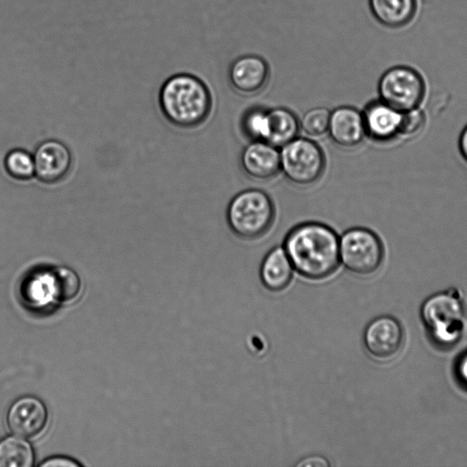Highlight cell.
Segmentation results:
<instances>
[{
    "mask_svg": "<svg viewBox=\"0 0 467 467\" xmlns=\"http://www.w3.org/2000/svg\"><path fill=\"white\" fill-rule=\"evenodd\" d=\"M282 246L294 270L307 279H325L340 264L339 236L324 223L307 221L296 224L285 234Z\"/></svg>",
    "mask_w": 467,
    "mask_h": 467,
    "instance_id": "6da1fadb",
    "label": "cell"
},
{
    "mask_svg": "<svg viewBox=\"0 0 467 467\" xmlns=\"http://www.w3.org/2000/svg\"><path fill=\"white\" fill-rule=\"evenodd\" d=\"M159 105L170 123L180 129L192 130L209 119L213 97L201 78L189 73H178L161 85Z\"/></svg>",
    "mask_w": 467,
    "mask_h": 467,
    "instance_id": "7a4b0ae2",
    "label": "cell"
},
{
    "mask_svg": "<svg viewBox=\"0 0 467 467\" xmlns=\"http://www.w3.org/2000/svg\"><path fill=\"white\" fill-rule=\"evenodd\" d=\"M275 220V206L270 195L257 188L236 193L226 208V222L238 238L254 241L265 235Z\"/></svg>",
    "mask_w": 467,
    "mask_h": 467,
    "instance_id": "3957f363",
    "label": "cell"
},
{
    "mask_svg": "<svg viewBox=\"0 0 467 467\" xmlns=\"http://www.w3.org/2000/svg\"><path fill=\"white\" fill-rule=\"evenodd\" d=\"M422 322L438 344L451 346L465 331L466 311L458 293L444 291L427 298L420 308Z\"/></svg>",
    "mask_w": 467,
    "mask_h": 467,
    "instance_id": "277c9868",
    "label": "cell"
},
{
    "mask_svg": "<svg viewBox=\"0 0 467 467\" xmlns=\"http://www.w3.org/2000/svg\"><path fill=\"white\" fill-rule=\"evenodd\" d=\"M327 165L322 148L313 140L296 137L280 148V166L284 177L298 187L315 184Z\"/></svg>",
    "mask_w": 467,
    "mask_h": 467,
    "instance_id": "5b68a950",
    "label": "cell"
},
{
    "mask_svg": "<svg viewBox=\"0 0 467 467\" xmlns=\"http://www.w3.org/2000/svg\"><path fill=\"white\" fill-rule=\"evenodd\" d=\"M384 257L382 240L369 228L350 227L339 236L340 263L355 275L366 276L376 273Z\"/></svg>",
    "mask_w": 467,
    "mask_h": 467,
    "instance_id": "8992f818",
    "label": "cell"
},
{
    "mask_svg": "<svg viewBox=\"0 0 467 467\" xmlns=\"http://www.w3.org/2000/svg\"><path fill=\"white\" fill-rule=\"evenodd\" d=\"M378 92L380 100L405 112L420 108L426 94V84L416 69L408 66H395L379 78Z\"/></svg>",
    "mask_w": 467,
    "mask_h": 467,
    "instance_id": "52a82bcc",
    "label": "cell"
},
{
    "mask_svg": "<svg viewBox=\"0 0 467 467\" xmlns=\"http://www.w3.org/2000/svg\"><path fill=\"white\" fill-rule=\"evenodd\" d=\"M403 339L401 325L389 316H380L370 321L363 335L367 351L381 361L394 358L402 348Z\"/></svg>",
    "mask_w": 467,
    "mask_h": 467,
    "instance_id": "ba28073f",
    "label": "cell"
},
{
    "mask_svg": "<svg viewBox=\"0 0 467 467\" xmlns=\"http://www.w3.org/2000/svg\"><path fill=\"white\" fill-rule=\"evenodd\" d=\"M244 173L257 182H269L281 172L280 149L265 140H250L240 153Z\"/></svg>",
    "mask_w": 467,
    "mask_h": 467,
    "instance_id": "9c48e42d",
    "label": "cell"
},
{
    "mask_svg": "<svg viewBox=\"0 0 467 467\" xmlns=\"http://www.w3.org/2000/svg\"><path fill=\"white\" fill-rule=\"evenodd\" d=\"M269 75L268 64L256 55H244L235 58L228 71L232 88L244 97L260 93L266 87Z\"/></svg>",
    "mask_w": 467,
    "mask_h": 467,
    "instance_id": "30bf717a",
    "label": "cell"
},
{
    "mask_svg": "<svg viewBox=\"0 0 467 467\" xmlns=\"http://www.w3.org/2000/svg\"><path fill=\"white\" fill-rule=\"evenodd\" d=\"M35 176L42 182L54 184L63 181L69 173L72 155L63 142L47 140L40 143L34 154Z\"/></svg>",
    "mask_w": 467,
    "mask_h": 467,
    "instance_id": "8fae6325",
    "label": "cell"
},
{
    "mask_svg": "<svg viewBox=\"0 0 467 467\" xmlns=\"http://www.w3.org/2000/svg\"><path fill=\"white\" fill-rule=\"evenodd\" d=\"M366 137L378 143H388L400 136L403 112L382 100L369 101L361 111Z\"/></svg>",
    "mask_w": 467,
    "mask_h": 467,
    "instance_id": "7c38bea8",
    "label": "cell"
},
{
    "mask_svg": "<svg viewBox=\"0 0 467 467\" xmlns=\"http://www.w3.org/2000/svg\"><path fill=\"white\" fill-rule=\"evenodd\" d=\"M47 410L37 398L26 396L16 400L7 412L10 431L24 438L39 435L47 422Z\"/></svg>",
    "mask_w": 467,
    "mask_h": 467,
    "instance_id": "4fadbf2b",
    "label": "cell"
},
{
    "mask_svg": "<svg viewBox=\"0 0 467 467\" xmlns=\"http://www.w3.org/2000/svg\"><path fill=\"white\" fill-rule=\"evenodd\" d=\"M327 134L342 149H354L366 137L362 113L352 106H339L330 111Z\"/></svg>",
    "mask_w": 467,
    "mask_h": 467,
    "instance_id": "5bb4252c",
    "label": "cell"
},
{
    "mask_svg": "<svg viewBox=\"0 0 467 467\" xmlns=\"http://www.w3.org/2000/svg\"><path fill=\"white\" fill-rule=\"evenodd\" d=\"M293 273L294 267L282 245L270 249L260 265L261 282L272 292L285 289L292 280Z\"/></svg>",
    "mask_w": 467,
    "mask_h": 467,
    "instance_id": "9a60e30c",
    "label": "cell"
},
{
    "mask_svg": "<svg viewBox=\"0 0 467 467\" xmlns=\"http://www.w3.org/2000/svg\"><path fill=\"white\" fill-rule=\"evenodd\" d=\"M368 4L375 18L392 28L407 25L417 8L416 0H368Z\"/></svg>",
    "mask_w": 467,
    "mask_h": 467,
    "instance_id": "2e32d148",
    "label": "cell"
},
{
    "mask_svg": "<svg viewBox=\"0 0 467 467\" xmlns=\"http://www.w3.org/2000/svg\"><path fill=\"white\" fill-rule=\"evenodd\" d=\"M300 122L290 109L276 107L268 109V136L266 141L281 148L298 136Z\"/></svg>",
    "mask_w": 467,
    "mask_h": 467,
    "instance_id": "e0dca14e",
    "label": "cell"
},
{
    "mask_svg": "<svg viewBox=\"0 0 467 467\" xmlns=\"http://www.w3.org/2000/svg\"><path fill=\"white\" fill-rule=\"evenodd\" d=\"M51 296L60 303L74 301L80 293L81 282L78 274L67 266H56L46 274Z\"/></svg>",
    "mask_w": 467,
    "mask_h": 467,
    "instance_id": "ac0fdd59",
    "label": "cell"
},
{
    "mask_svg": "<svg viewBox=\"0 0 467 467\" xmlns=\"http://www.w3.org/2000/svg\"><path fill=\"white\" fill-rule=\"evenodd\" d=\"M34 452L30 444L16 437L0 441V467H31Z\"/></svg>",
    "mask_w": 467,
    "mask_h": 467,
    "instance_id": "d6986e66",
    "label": "cell"
},
{
    "mask_svg": "<svg viewBox=\"0 0 467 467\" xmlns=\"http://www.w3.org/2000/svg\"><path fill=\"white\" fill-rule=\"evenodd\" d=\"M240 130L250 140H265L268 136V109L255 106L246 109L240 119Z\"/></svg>",
    "mask_w": 467,
    "mask_h": 467,
    "instance_id": "ffe728a7",
    "label": "cell"
},
{
    "mask_svg": "<svg viewBox=\"0 0 467 467\" xmlns=\"http://www.w3.org/2000/svg\"><path fill=\"white\" fill-rule=\"evenodd\" d=\"M7 173L16 180L27 181L35 176L33 154L22 149L10 150L5 158Z\"/></svg>",
    "mask_w": 467,
    "mask_h": 467,
    "instance_id": "44dd1931",
    "label": "cell"
},
{
    "mask_svg": "<svg viewBox=\"0 0 467 467\" xmlns=\"http://www.w3.org/2000/svg\"><path fill=\"white\" fill-rule=\"evenodd\" d=\"M330 110L324 107L307 109L302 116L300 130L310 138H318L327 134Z\"/></svg>",
    "mask_w": 467,
    "mask_h": 467,
    "instance_id": "7402d4cb",
    "label": "cell"
},
{
    "mask_svg": "<svg viewBox=\"0 0 467 467\" xmlns=\"http://www.w3.org/2000/svg\"><path fill=\"white\" fill-rule=\"evenodd\" d=\"M426 123V115L420 108L403 112L400 127L401 137H413L420 133Z\"/></svg>",
    "mask_w": 467,
    "mask_h": 467,
    "instance_id": "603a6c76",
    "label": "cell"
},
{
    "mask_svg": "<svg viewBox=\"0 0 467 467\" xmlns=\"http://www.w3.org/2000/svg\"><path fill=\"white\" fill-rule=\"evenodd\" d=\"M43 467H76L79 464L68 458L65 457H54L45 461L40 464Z\"/></svg>",
    "mask_w": 467,
    "mask_h": 467,
    "instance_id": "cb8c5ba5",
    "label": "cell"
},
{
    "mask_svg": "<svg viewBox=\"0 0 467 467\" xmlns=\"http://www.w3.org/2000/svg\"><path fill=\"white\" fill-rule=\"evenodd\" d=\"M456 371L461 381L467 386V352L459 358Z\"/></svg>",
    "mask_w": 467,
    "mask_h": 467,
    "instance_id": "d4e9b609",
    "label": "cell"
},
{
    "mask_svg": "<svg viewBox=\"0 0 467 467\" xmlns=\"http://www.w3.org/2000/svg\"><path fill=\"white\" fill-rule=\"evenodd\" d=\"M458 149L461 156L467 163V125L462 129L459 135Z\"/></svg>",
    "mask_w": 467,
    "mask_h": 467,
    "instance_id": "484cf974",
    "label": "cell"
},
{
    "mask_svg": "<svg viewBox=\"0 0 467 467\" xmlns=\"http://www.w3.org/2000/svg\"><path fill=\"white\" fill-rule=\"evenodd\" d=\"M327 461L320 456H311L303 459L297 466H328Z\"/></svg>",
    "mask_w": 467,
    "mask_h": 467,
    "instance_id": "4316f807",
    "label": "cell"
}]
</instances>
